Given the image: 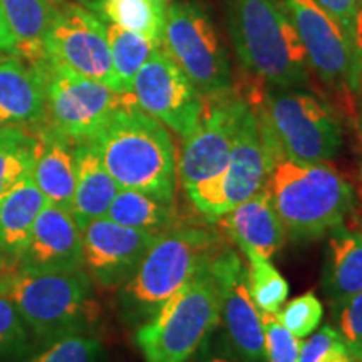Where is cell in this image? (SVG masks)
<instances>
[{
    "label": "cell",
    "mask_w": 362,
    "mask_h": 362,
    "mask_svg": "<svg viewBox=\"0 0 362 362\" xmlns=\"http://www.w3.org/2000/svg\"><path fill=\"white\" fill-rule=\"evenodd\" d=\"M225 16L243 67L267 86L305 88L309 61L282 0H225Z\"/></svg>",
    "instance_id": "3957f363"
},
{
    "label": "cell",
    "mask_w": 362,
    "mask_h": 362,
    "mask_svg": "<svg viewBox=\"0 0 362 362\" xmlns=\"http://www.w3.org/2000/svg\"><path fill=\"white\" fill-rule=\"evenodd\" d=\"M245 98L233 90L218 98H206L202 117L183 138L176 173L185 192L215 178L225 170Z\"/></svg>",
    "instance_id": "7c38bea8"
},
{
    "label": "cell",
    "mask_w": 362,
    "mask_h": 362,
    "mask_svg": "<svg viewBox=\"0 0 362 362\" xmlns=\"http://www.w3.org/2000/svg\"><path fill=\"white\" fill-rule=\"evenodd\" d=\"M262 324L265 336V362H297L304 344L302 339L293 336L280 322L277 314H262Z\"/></svg>",
    "instance_id": "1f68e13d"
},
{
    "label": "cell",
    "mask_w": 362,
    "mask_h": 362,
    "mask_svg": "<svg viewBox=\"0 0 362 362\" xmlns=\"http://www.w3.org/2000/svg\"><path fill=\"white\" fill-rule=\"evenodd\" d=\"M225 247L218 232L203 226L178 225L158 235L133 277L119 287L124 319L131 324L151 319Z\"/></svg>",
    "instance_id": "277c9868"
},
{
    "label": "cell",
    "mask_w": 362,
    "mask_h": 362,
    "mask_svg": "<svg viewBox=\"0 0 362 362\" xmlns=\"http://www.w3.org/2000/svg\"><path fill=\"white\" fill-rule=\"evenodd\" d=\"M44 61L29 62L17 54L0 59V126L40 128L45 124Z\"/></svg>",
    "instance_id": "ac0fdd59"
},
{
    "label": "cell",
    "mask_w": 362,
    "mask_h": 362,
    "mask_svg": "<svg viewBox=\"0 0 362 362\" xmlns=\"http://www.w3.org/2000/svg\"><path fill=\"white\" fill-rule=\"evenodd\" d=\"M44 72L47 103L45 124L72 141L90 139L119 107L134 103L133 94L117 93L110 86L83 78L47 59L44 61Z\"/></svg>",
    "instance_id": "30bf717a"
},
{
    "label": "cell",
    "mask_w": 362,
    "mask_h": 362,
    "mask_svg": "<svg viewBox=\"0 0 362 362\" xmlns=\"http://www.w3.org/2000/svg\"><path fill=\"white\" fill-rule=\"evenodd\" d=\"M106 2H115V0H106Z\"/></svg>",
    "instance_id": "ee69618b"
},
{
    "label": "cell",
    "mask_w": 362,
    "mask_h": 362,
    "mask_svg": "<svg viewBox=\"0 0 362 362\" xmlns=\"http://www.w3.org/2000/svg\"><path fill=\"white\" fill-rule=\"evenodd\" d=\"M322 315L324 305L314 292H307L304 296L292 298L277 314L280 322L298 339L310 336L319 327Z\"/></svg>",
    "instance_id": "4dcf8cb0"
},
{
    "label": "cell",
    "mask_w": 362,
    "mask_h": 362,
    "mask_svg": "<svg viewBox=\"0 0 362 362\" xmlns=\"http://www.w3.org/2000/svg\"><path fill=\"white\" fill-rule=\"evenodd\" d=\"M216 221L226 238L240 247L245 259L260 257L270 260L285 242L284 225L264 188Z\"/></svg>",
    "instance_id": "d6986e66"
},
{
    "label": "cell",
    "mask_w": 362,
    "mask_h": 362,
    "mask_svg": "<svg viewBox=\"0 0 362 362\" xmlns=\"http://www.w3.org/2000/svg\"><path fill=\"white\" fill-rule=\"evenodd\" d=\"M210 264L138 329L146 362H187L220 324V287Z\"/></svg>",
    "instance_id": "52a82bcc"
},
{
    "label": "cell",
    "mask_w": 362,
    "mask_h": 362,
    "mask_svg": "<svg viewBox=\"0 0 362 362\" xmlns=\"http://www.w3.org/2000/svg\"><path fill=\"white\" fill-rule=\"evenodd\" d=\"M161 47L205 99L233 90L228 54L210 13L200 4L189 0L168 4Z\"/></svg>",
    "instance_id": "ba28073f"
},
{
    "label": "cell",
    "mask_w": 362,
    "mask_h": 362,
    "mask_svg": "<svg viewBox=\"0 0 362 362\" xmlns=\"http://www.w3.org/2000/svg\"><path fill=\"white\" fill-rule=\"evenodd\" d=\"M269 158L264 189L292 238L324 237L354 210V187L329 163L293 161L275 151Z\"/></svg>",
    "instance_id": "6da1fadb"
},
{
    "label": "cell",
    "mask_w": 362,
    "mask_h": 362,
    "mask_svg": "<svg viewBox=\"0 0 362 362\" xmlns=\"http://www.w3.org/2000/svg\"><path fill=\"white\" fill-rule=\"evenodd\" d=\"M158 235L119 225L106 216L81 228L83 265L101 287H123Z\"/></svg>",
    "instance_id": "2e32d148"
},
{
    "label": "cell",
    "mask_w": 362,
    "mask_h": 362,
    "mask_svg": "<svg viewBox=\"0 0 362 362\" xmlns=\"http://www.w3.org/2000/svg\"><path fill=\"white\" fill-rule=\"evenodd\" d=\"M8 296L35 336L47 341L88 334L101 315L93 279L84 269L12 272Z\"/></svg>",
    "instance_id": "8992f818"
},
{
    "label": "cell",
    "mask_w": 362,
    "mask_h": 362,
    "mask_svg": "<svg viewBox=\"0 0 362 362\" xmlns=\"http://www.w3.org/2000/svg\"><path fill=\"white\" fill-rule=\"evenodd\" d=\"M45 203L44 194L30 176L0 198V255L13 262V265Z\"/></svg>",
    "instance_id": "603a6c76"
},
{
    "label": "cell",
    "mask_w": 362,
    "mask_h": 362,
    "mask_svg": "<svg viewBox=\"0 0 362 362\" xmlns=\"http://www.w3.org/2000/svg\"><path fill=\"white\" fill-rule=\"evenodd\" d=\"M104 13L112 24L146 35L161 44L165 13L158 11L149 0H104Z\"/></svg>",
    "instance_id": "f1b7e54d"
},
{
    "label": "cell",
    "mask_w": 362,
    "mask_h": 362,
    "mask_svg": "<svg viewBox=\"0 0 362 362\" xmlns=\"http://www.w3.org/2000/svg\"><path fill=\"white\" fill-rule=\"evenodd\" d=\"M76 188L71 214L83 228L89 221L103 218L110 210L119 187L104 168L101 156L90 139L74 141Z\"/></svg>",
    "instance_id": "7402d4cb"
},
{
    "label": "cell",
    "mask_w": 362,
    "mask_h": 362,
    "mask_svg": "<svg viewBox=\"0 0 362 362\" xmlns=\"http://www.w3.org/2000/svg\"><path fill=\"white\" fill-rule=\"evenodd\" d=\"M103 346L88 334H72L52 341L40 354L29 362H99Z\"/></svg>",
    "instance_id": "f546056e"
},
{
    "label": "cell",
    "mask_w": 362,
    "mask_h": 362,
    "mask_svg": "<svg viewBox=\"0 0 362 362\" xmlns=\"http://www.w3.org/2000/svg\"><path fill=\"white\" fill-rule=\"evenodd\" d=\"M90 141L117 187L175 200L173 139L165 124L139 110L136 101L119 107Z\"/></svg>",
    "instance_id": "7a4b0ae2"
},
{
    "label": "cell",
    "mask_w": 362,
    "mask_h": 362,
    "mask_svg": "<svg viewBox=\"0 0 362 362\" xmlns=\"http://www.w3.org/2000/svg\"><path fill=\"white\" fill-rule=\"evenodd\" d=\"M349 44L354 61V94H362V0L357 4Z\"/></svg>",
    "instance_id": "8d00e7d4"
},
{
    "label": "cell",
    "mask_w": 362,
    "mask_h": 362,
    "mask_svg": "<svg viewBox=\"0 0 362 362\" xmlns=\"http://www.w3.org/2000/svg\"><path fill=\"white\" fill-rule=\"evenodd\" d=\"M11 270H16V265H13V262L6 259L4 255H0V272H11Z\"/></svg>",
    "instance_id": "ab89813d"
},
{
    "label": "cell",
    "mask_w": 362,
    "mask_h": 362,
    "mask_svg": "<svg viewBox=\"0 0 362 362\" xmlns=\"http://www.w3.org/2000/svg\"><path fill=\"white\" fill-rule=\"evenodd\" d=\"M54 7V0H0V8L16 39L17 56L29 62L44 61V39Z\"/></svg>",
    "instance_id": "cb8c5ba5"
},
{
    "label": "cell",
    "mask_w": 362,
    "mask_h": 362,
    "mask_svg": "<svg viewBox=\"0 0 362 362\" xmlns=\"http://www.w3.org/2000/svg\"><path fill=\"white\" fill-rule=\"evenodd\" d=\"M250 106L272 151L300 163H329L341 151V121L314 94L265 84L262 96Z\"/></svg>",
    "instance_id": "5b68a950"
},
{
    "label": "cell",
    "mask_w": 362,
    "mask_h": 362,
    "mask_svg": "<svg viewBox=\"0 0 362 362\" xmlns=\"http://www.w3.org/2000/svg\"><path fill=\"white\" fill-rule=\"evenodd\" d=\"M307 61L329 88L354 94V61L346 34L315 0H282Z\"/></svg>",
    "instance_id": "9a60e30c"
},
{
    "label": "cell",
    "mask_w": 362,
    "mask_h": 362,
    "mask_svg": "<svg viewBox=\"0 0 362 362\" xmlns=\"http://www.w3.org/2000/svg\"><path fill=\"white\" fill-rule=\"evenodd\" d=\"M339 334L354 362H362V292L357 293L337 310Z\"/></svg>",
    "instance_id": "e575fe53"
},
{
    "label": "cell",
    "mask_w": 362,
    "mask_h": 362,
    "mask_svg": "<svg viewBox=\"0 0 362 362\" xmlns=\"http://www.w3.org/2000/svg\"><path fill=\"white\" fill-rule=\"evenodd\" d=\"M322 291L332 310L362 292V228L341 223L329 232Z\"/></svg>",
    "instance_id": "44dd1931"
},
{
    "label": "cell",
    "mask_w": 362,
    "mask_h": 362,
    "mask_svg": "<svg viewBox=\"0 0 362 362\" xmlns=\"http://www.w3.org/2000/svg\"><path fill=\"white\" fill-rule=\"evenodd\" d=\"M44 54L52 64L119 93L106 25L78 4H56L44 39Z\"/></svg>",
    "instance_id": "8fae6325"
},
{
    "label": "cell",
    "mask_w": 362,
    "mask_h": 362,
    "mask_svg": "<svg viewBox=\"0 0 362 362\" xmlns=\"http://www.w3.org/2000/svg\"><path fill=\"white\" fill-rule=\"evenodd\" d=\"M269 168L270 158L259 117L245 99L225 170L187 194L205 218L215 221L259 193L264 188Z\"/></svg>",
    "instance_id": "9c48e42d"
},
{
    "label": "cell",
    "mask_w": 362,
    "mask_h": 362,
    "mask_svg": "<svg viewBox=\"0 0 362 362\" xmlns=\"http://www.w3.org/2000/svg\"><path fill=\"white\" fill-rule=\"evenodd\" d=\"M29 339V327L22 319L8 292L0 293V356L24 347Z\"/></svg>",
    "instance_id": "836d02e7"
},
{
    "label": "cell",
    "mask_w": 362,
    "mask_h": 362,
    "mask_svg": "<svg viewBox=\"0 0 362 362\" xmlns=\"http://www.w3.org/2000/svg\"><path fill=\"white\" fill-rule=\"evenodd\" d=\"M16 269L67 272L84 269L81 228L69 210L45 203L29 235Z\"/></svg>",
    "instance_id": "e0dca14e"
},
{
    "label": "cell",
    "mask_w": 362,
    "mask_h": 362,
    "mask_svg": "<svg viewBox=\"0 0 362 362\" xmlns=\"http://www.w3.org/2000/svg\"><path fill=\"white\" fill-rule=\"evenodd\" d=\"M297 362H354L344 344L341 334L330 325L312 334L309 341L302 344Z\"/></svg>",
    "instance_id": "d6a6232c"
},
{
    "label": "cell",
    "mask_w": 362,
    "mask_h": 362,
    "mask_svg": "<svg viewBox=\"0 0 362 362\" xmlns=\"http://www.w3.org/2000/svg\"><path fill=\"white\" fill-rule=\"evenodd\" d=\"M37 151V128L0 126V198L33 175Z\"/></svg>",
    "instance_id": "484cf974"
},
{
    "label": "cell",
    "mask_w": 362,
    "mask_h": 362,
    "mask_svg": "<svg viewBox=\"0 0 362 362\" xmlns=\"http://www.w3.org/2000/svg\"><path fill=\"white\" fill-rule=\"evenodd\" d=\"M39 131V151L30 178L45 202L71 211L76 188L74 141L44 124Z\"/></svg>",
    "instance_id": "ffe728a7"
},
{
    "label": "cell",
    "mask_w": 362,
    "mask_h": 362,
    "mask_svg": "<svg viewBox=\"0 0 362 362\" xmlns=\"http://www.w3.org/2000/svg\"><path fill=\"white\" fill-rule=\"evenodd\" d=\"M248 292L262 314H279L288 297V284L274 264L260 257L247 259Z\"/></svg>",
    "instance_id": "83f0119b"
},
{
    "label": "cell",
    "mask_w": 362,
    "mask_h": 362,
    "mask_svg": "<svg viewBox=\"0 0 362 362\" xmlns=\"http://www.w3.org/2000/svg\"><path fill=\"white\" fill-rule=\"evenodd\" d=\"M131 94L139 110L181 138L192 133L205 107V98L163 47L138 71Z\"/></svg>",
    "instance_id": "4fadbf2b"
},
{
    "label": "cell",
    "mask_w": 362,
    "mask_h": 362,
    "mask_svg": "<svg viewBox=\"0 0 362 362\" xmlns=\"http://www.w3.org/2000/svg\"><path fill=\"white\" fill-rule=\"evenodd\" d=\"M203 362H232V361H228L226 357H221V356H210Z\"/></svg>",
    "instance_id": "7bdbcfd3"
},
{
    "label": "cell",
    "mask_w": 362,
    "mask_h": 362,
    "mask_svg": "<svg viewBox=\"0 0 362 362\" xmlns=\"http://www.w3.org/2000/svg\"><path fill=\"white\" fill-rule=\"evenodd\" d=\"M149 2H151L153 6H155V7L158 8V11L165 13V12H166V8H168L170 0H149Z\"/></svg>",
    "instance_id": "60d3db41"
},
{
    "label": "cell",
    "mask_w": 362,
    "mask_h": 362,
    "mask_svg": "<svg viewBox=\"0 0 362 362\" xmlns=\"http://www.w3.org/2000/svg\"><path fill=\"white\" fill-rule=\"evenodd\" d=\"M357 134H359V141L362 146V106L359 110V116H357Z\"/></svg>",
    "instance_id": "b9f144b4"
},
{
    "label": "cell",
    "mask_w": 362,
    "mask_h": 362,
    "mask_svg": "<svg viewBox=\"0 0 362 362\" xmlns=\"http://www.w3.org/2000/svg\"><path fill=\"white\" fill-rule=\"evenodd\" d=\"M106 35L111 49L112 69H115L117 89H119V93L131 94L133 81L138 71L153 56V52L161 47V44L155 39L123 29L116 24L106 25Z\"/></svg>",
    "instance_id": "4316f807"
},
{
    "label": "cell",
    "mask_w": 362,
    "mask_h": 362,
    "mask_svg": "<svg viewBox=\"0 0 362 362\" xmlns=\"http://www.w3.org/2000/svg\"><path fill=\"white\" fill-rule=\"evenodd\" d=\"M315 2L341 25L347 40H349L359 0H315Z\"/></svg>",
    "instance_id": "d590c367"
},
{
    "label": "cell",
    "mask_w": 362,
    "mask_h": 362,
    "mask_svg": "<svg viewBox=\"0 0 362 362\" xmlns=\"http://www.w3.org/2000/svg\"><path fill=\"white\" fill-rule=\"evenodd\" d=\"M0 52H16V39H13L2 8H0Z\"/></svg>",
    "instance_id": "74e56055"
},
{
    "label": "cell",
    "mask_w": 362,
    "mask_h": 362,
    "mask_svg": "<svg viewBox=\"0 0 362 362\" xmlns=\"http://www.w3.org/2000/svg\"><path fill=\"white\" fill-rule=\"evenodd\" d=\"M12 272H0V293L8 292V287H11V279H12Z\"/></svg>",
    "instance_id": "f35d334b"
},
{
    "label": "cell",
    "mask_w": 362,
    "mask_h": 362,
    "mask_svg": "<svg viewBox=\"0 0 362 362\" xmlns=\"http://www.w3.org/2000/svg\"><path fill=\"white\" fill-rule=\"evenodd\" d=\"M106 218L155 235L165 233L180 225L175 200H160L148 193L128 188H119L107 210Z\"/></svg>",
    "instance_id": "d4e9b609"
},
{
    "label": "cell",
    "mask_w": 362,
    "mask_h": 362,
    "mask_svg": "<svg viewBox=\"0 0 362 362\" xmlns=\"http://www.w3.org/2000/svg\"><path fill=\"white\" fill-rule=\"evenodd\" d=\"M210 265L220 287V322L233 354L242 362H265L264 324L248 292L245 262L225 247Z\"/></svg>",
    "instance_id": "5bb4252c"
}]
</instances>
